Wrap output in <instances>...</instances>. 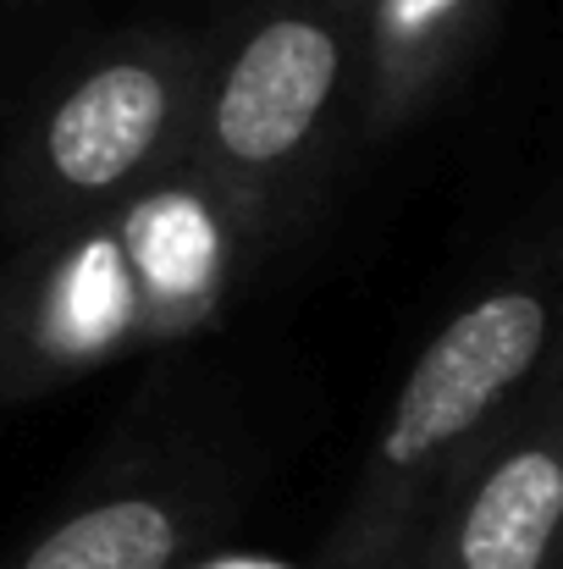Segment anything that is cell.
<instances>
[{"mask_svg": "<svg viewBox=\"0 0 563 569\" xmlns=\"http://www.w3.org/2000/svg\"><path fill=\"white\" fill-rule=\"evenodd\" d=\"M249 266L254 243L193 167L17 243L0 266V403L50 398L215 327Z\"/></svg>", "mask_w": 563, "mask_h": 569, "instance_id": "1", "label": "cell"}, {"mask_svg": "<svg viewBox=\"0 0 563 569\" xmlns=\"http://www.w3.org/2000/svg\"><path fill=\"white\" fill-rule=\"evenodd\" d=\"M215 569H271V565H215Z\"/></svg>", "mask_w": 563, "mask_h": 569, "instance_id": "8", "label": "cell"}, {"mask_svg": "<svg viewBox=\"0 0 563 569\" xmlns=\"http://www.w3.org/2000/svg\"><path fill=\"white\" fill-rule=\"evenodd\" d=\"M210 6H221V0H210Z\"/></svg>", "mask_w": 563, "mask_h": 569, "instance_id": "9", "label": "cell"}, {"mask_svg": "<svg viewBox=\"0 0 563 569\" xmlns=\"http://www.w3.org/2000/svg\"><path fill=\"white\" fill-rule=\"evenodd\" d=\"M403 569H563V355Z\"/></svg>", "mask_w": 563, "mask_h": 569, "instance_id": "5", "label": "cell"}, {"mask_svg": "<svg viewBox=\"0 0 563 569\" xmlns=\"http://www.w3.org/2000/svg\"><path fill=\"white\" fill-rule=\"evenodd\" d=\"M210 520V487L139 470L61 509L0 569H183Z\"/></svg>", "mask_w": 563, "mask_h": 569, "instance_id": "7", "label": "cell"}, {"mask_svg": "<svg viewBox=\"0 0 563 569\" xmlns=\"http://www.w3.org/2000/svg\"><path fill=\"white\" fill-rule=\"evenodd\" d=\"M563 355V243L464 299L398 381L321 569H403Z\"/></svg>", "mask_w": 563, "mask_h": 569, "instance_id": "2", "label": "cell"}, {"mask_svg": "<svg viewBox=\"0 0 563 569\" xmlns=\"http://www.w3.org/2000/svg\"><path fill=\"white\" fill-rule=\"evenodd\" d=\"M503 0H365L354 139L386 144L414 128L481 56Z\"/></svg>", "mask_w": 563, "mask_h": 569, "instance_id": "6", "label": "cell"}, {"mask_svg": "<svg viewBox=\"0 0 563 569\" xmlns=\"http://www.w3.org/2000/svg\"><path fill=\"white\" fill-rule=\"evenodd\" d=\"M210 28H128L83 50L28 111L0 167L11 243L100 216L193 156Z\"/></svg>", "mask_w": 563, "mask_h": 569, "instance_id": "4", "label": "cell"}, {"mask_svg": "<svg viewBox=\"0 0 563 569\" xmlns=\"http://www.w3.org/2000/svg\"><path fill=\"white\" fill-rule=\"evenodd\" d=\"M188 167L227 199L254 254L288 243L354 133L365 0H221Z\"/></svg>", "mask_w": 563, "mask_h": 569, "instance_id": "3", "label": "cell"}, {"mask_svg": "<svg viewBox=\"0 0 563 569\" xmlns=\"http://www.w3.org/2000/svg\"><path fill=\"white\" fill-rule=\"evenodd\" d=\"M0 6H6V0H0Z\"/></svg>", "mask_w": 563, "mask_h": 569, "instance_id": "10", "label": "cell"}]
</instances>
